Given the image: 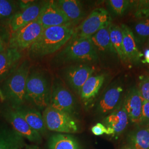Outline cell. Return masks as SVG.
<instances>
[{
  "label": "cell",
  "mask_w": 149,
  "mask_h": 149,
  "mask_svg": "<svg viewBox=\"0 0 149 149\" xmlns=\"http://www.w3.org/2000/svg\"><path fill=\"white\" fill-rule=\"evenodd\" d=\"M74 29L72 26L44 28L37 40L29 48V56L32 59H39L55 53L72 38Z\"/></svg>",
  "instance_id": "1"
},
{
  "label": "cell",
  "mask_w": 149,
  "mask_h": 149,
  "mask_svg": "<svg viewBox=\"0 0 149 149\" xmlns=\"http://www.w3.org/2000/svg\"><path fill=\"white\" fill-rule=\"evenodd\" d=\"M52 88L48 76L42 70L29 71L26 86V102L43 111L50 103Z\"/></svg>",
  "instance_id": "2"
},
{
  "label": "cell",
  "mask_w": 149,
  "mask_h": 149,
  "mask_svg": "<svg viewBox=\"0 0 149 149\" xmlns=\"http://www.w3.org/2000/svg\"><path fill=\"white\" fill-rule=\"evenodd\" d=\"M30 63L23 60L16 70L5 80L2 92L4 99L13 108L24 106L27 78L30 71Z\"/></svg>",
  "instance_id": "3"
},
{
  "label": "cell",
  "mask_w": 149,
  "mask_h": 149,
  "mask_svg": "<svg viewBox=\"0 0 149 149\" xmlns=\"http://www.w3.org/2000/svg\"><path fill=\"white\" fill-rule=\"evenodd\" d=\"M55 60L60 64L94 63L98 60V54L90 38H71Z\"/></svg>",
  "instance_id": "4"
},
{
  "label": "cell",
  "mask_w": 149,
  "mask_h": 149,
  "mask_svg": "<svg viewBox=\"0 0 149 149\" xmlns=\"http://www.w3.org/2000/svg\"><path fill=\"white\" fill-rule=\"evenodd\" d=\"M42 115L48 130L68 134L80 132V125L76 119L67 113L49 106L43 111Z\"/></svg>",
  "instance_id": "5"
},
{
  "label": "cell",
  "mask_w": 149,
  "mask_h": 149,
  "mask_svg": "<svg viewBox=\"0 0 149 149\" xmlns=\"http://www.w3.org/2000/svg\"><path fill=\"white\" fill-rule=\"evenodd\" d=\"M112 18L103 8H97L74 29L72 38H90L103 28L109 27Z\"/></svg>",
  "instance_id": "6"
},
{
  "label": "cell",
  "mask_w": 149,
  "mask_h": 149,
  "mask_svg": "<svg viewBox=\"0 0 149 149\" xmlns=\"http://www.w3.org/2000/svg\"><path fill=\"white\" fill-rule=\"evenodd\" d=\"M49 106L75 117L77 114V102L74 95L59 81L52 87Z\"/></svg>",
  "instance_id": "7"
},
{
  "label": "cell",
  "mask_w": 149,
  "mask_h": 149,
  "mask_svg": "<svg viewBox=\"0 0 149 149\" xmlns=\"http://www.w3.org/2000/svg\"><path fill=\"white\" fill-rule=\"evenodd\" d=\"M43 29V26L37 20L22 27L12 33L9 42L10 48L19 51L30 48L40 36Z\"/></svg>",
  "instance_id": "8"
},
{
  "label": "cell",
  "mask_w": 149,
  "mask_h": 149,
  "mask_svg": "<svg viewBox=\"0 0 149 149\" xmlns=\"http://www.w3.org/2000/svg\"><path fill=\"white\" fill-rule=\"evenodd\" d=\"M1 113L7 122L12 126L13 129L24 138L32 143H41L42 140L41 135L31 128L15 109L10 106L5 107L1 108Z\"/></svg>",
  "instance_id": "9"
},
{
  "label": "cell",
  "mask_w": 149,
  "mask_h": 149,
  "mask_svg": "<svg viewBox=\"0 0 149 149\" xmlns=\"http://www.w3.org/2000/svg\"><path fill=\"white\" fill-rule=\"evenodd\" d=\"M93 66L86 64L71 65L64 68L62 76L66 84L77 93L80 94V90L95 72Z\"/></svg>",
  "instance_id": "10"
},
{
  "label": "cell",
  "mask_w": 149,
  "mask_h": 149,
  "mask_svg": "<svg viewBox=\"0 0 149 149\" xmlns=\"http://www.w3.org/2000/svg\"><path fill=\"white\" fill-rule=\"evenodd\" d=\"M37 20L44 29L55 26H72L69 19L56 5L55 1L43 2Z\"/></svg>",
  "instance_id": "11"
},
{
  "label": "cell",
  "mask_w": 149,
  "mask_h": 149,
  "mask_svg": "<svg viewBox=\"0 0 149 149\" xmlns=\"http://www.w3.org/2000/svg\"><path fill=\"white\" fill-rule=\"evenodd\" d=\"M123 87L119 84L109 87L97 103L96 113L102 116H107L114 111L121 103Z\"/></svg>",
  "instance_id": "12"
},
{
  "label": "cell",
  "mask_w": 149,
  "mask_h": 149,
  "mask_svg": "<svg viewBox=\"0 0 149 149\" xmlns=\"http://www.w3.org/2000/svg\"><path fill=\"white\" fill-rule=\"evenodd\" d=\"M129 121L128 114L122 101L117 108L103 120L107 130L106 135L117 138L126 129Z\"/></svg>",
  "instance_id": "13"
},
{
  "label": "cell",
  "mask_w": 149,
  "mask_h": 149,
  "mask_svg": "<svg viewBox=\"0 0 149 149\" xmlns=\"http://www.w3.org/2000/svg\"><path fill=\"white\" fill-rule=\"evenodd\" d=\"M143 100L138 88L134 87L128 91L123 102L130 122L138 126L142 112Z\"/></svg>",
  "instance_id": "14"
},
{
  "label": "cell",
  "mask_w": 149,
  "mask_h": 149,
  "mask_svg": "<svg viewBox=\"0 0 149 149\" xmlns=\"http://www.w3.org/2000/svg\"><path fill=\"white\" fill-rule=\"evenodd\" d=\"M43 2H34L25 9L15 13L10 21L11 32H16L22 27L37 19L42 8Z\"/></svg>",
  "instance_id": "15"
},
{
  "label": "cell",
  "mask_w": 149,
  "mask_h": 149,
  "mask_svg": "<svg viewBox=\"0 0 149 149\" xmlns=\"http://www.w3.org/2000/svg\"><path fill=\"white\" fill-rule=\"evenodd\" d=\"M22 54L17 49L8 48L0 53V82L7 79L19 65Z\"/></svg>",
  "instance_id": "16"
},
{
  "label": "cell",
  "mask_w": 149,
  "mask_h": 149,
  "mask_svg": "<svg viewBox=\"0 0 149 149\" xmlns=\"http://www.w3.org/2000/svg\"><path fill=\"white\" fill-rule=\"evenodd\" d=\"M104 74L91 76L80 90L81 100L86 108L92 106L104 82Z\"/></svg>",
  "instance_id": "17"
},
{
  "label": "cell",
  "mask_w": 149,
  "mask_h": 149,
  "mask_svg": "<svg viewBox=\"0 0 149 149\" xmlns=\"http://www.w3.org/2000/svg\"><path fill=\"white\" fill-rule=\"evenodd\" d=\"M123 34V44L125 55L127 61L136 64L140 60L142 56L139 50L136 38L132 29L125 24L120 25Z\"/></svg>",
  "instance_id": "18"
},
{
  "label": "cell",
  "mask_w": 149,
  "mask_h": 149,
  "mask_svg": "<svg viewBox=\"0 0 149 149\" xmlns=\"http://www.w3.org/2000/svg\"><path fill=\"white\" fill-rule=\"evenodd\" d=\"M15 109L26 120L31 128L41 135L47 131L43 115L40 112L32 107L25 105Z\"/></svg>",
  "instance_id": "19"
},
{
  "label": "cell",
  "mask_w": 149,
  "mask_h": 149,
  "mask_svg": "<svg viewBox=\"0 0 149 149\" xmlns=\"http://www.w3.org/2000/svg\"><path fill=\"white\" fill-rule=\"evenodd\" d=\"M55 2L69 19L72 26L77 24L83 19L85 12L79 1L58 0L55 1Z\"/></svg>",
  "instance_id": "20"
},
{
  "label": "cell",
  "mask_w": 149,
  "mask_h": 149,
  "mask_svg": "<svg viewBox=\"0 0 149 149\" xmlns=\"http://www.w3.org/2000/svg\"><path fill=\"white\" fill-rule=\"evenodd\" d=\"M24 146V138L13 129L0 131V149H22Z\"/></svg>",
  "instance_id": "21"
},
{
  "label": "cell",
  "mask_w": 149,
  "mask_h": 149,
  "mask_svg": "<svg viewBox=\"0 0 149 149\" xmlns=\"http://www.w3.org/2000/svg\"><path fill=\"white\" fill-rule=\"evenodd\" d=\"M127 145L134 149H149V127L138 128L128 134Z\"/></svg>",
  "instance_id": "22"
},
{
  "label": "cell",
  "mask_w": 149,
  "mask_h": 149,
  "mask_svg": "<svg viewBox=\"0 0 149 149\" xmlns=\"http://www.w3.org/2000/svg\"><path fill=\"white\" fill-rule=\"evenodd\" d=\"M49 149H81L77 140L68 134H55L49 139Z\"/></svg>",
  "instance_id": "23"
},
{
  "label": "cell",
  "mask_w": 149,
  "mask_h": 149,
  "mask_svg": "<svg viewBox=\"0 0 149 149\" xmlns=\"http://www.w3.org/2000/svg\"><path fill=\"white\" fill-rule=\"evenodd\" d=\"M90 39L98 54V53L116 54L111 42L108 27L100 30Z\"/></svg>",
  "instance_id": "24"
},
{
  "label": "cell",
  "mask_w": 149,
  "mask_h": 149,
  "mask_svg": "<svg viewBox=\"0 0 149 149\" xmlns=\"http://www.w3.org/2000/svg\"><path fill=\"white\" fill-rule=\"evenodd\" d=\"M110 39L118 57L122 63L127 62L123 44V34L120 26L111 24L108 27Z\"/></svg>",
  "instance_id": "25"
},
{
  "label": "cell",
  "mask_w": 149,
  "mask_h": 149,
  "mask_svg": "<svg viewBox=\"0 0 149 149\" xmlns=\"http://www.w3.org/2000/svg\"><path fill=\"white\" fill-rule=\"evenodd\" d=\"M134 2V17L141 20L149 18V0H140Z\"/></svg>",
  "instance_id": "26"
},
{
  "label": "cell",
  "mask_w": 149,
  "mask_h": 149,
  "mask_svg": "<svg viewBox=\"0 0 149 149\" xmlns=\"http://www.w3.org/2000/svg\"><path fill=\"white\" fill-rule=\"evenodd\" d=\"M108 3L112 11L118 16H122L128 10L132 3L128 0H109Z\"/></svg>",
  "instance_id": "27"
},
{
  "label": "cell",
  "mask_w": 149,
  "mask_h": 149,
  "mask_svg": "<svg viewBox=\"0 0 149 149\" xmlns=\"http://www.w3.org/2000/svg\"><path fill=\"white\" fill-rule=\"evenodd\" d=\"M134 30L139 40L142 42L149 38V18L136 24Z\"/></svg>",
  "instance_id": "28"
},
{
  "label": "cell",
  "mask_w": 149,
  "mask_h": 149,
  "mask_svg": "<svg viewBox=\"0 0 149 149\" xmlns=\"http://www.w3.org/2000/svg\"><path fill=\"white\" fill-rule=\"evenodd\" d=\"M137 88L143 100L149 102V76L143 75L139 77Z\"/></svg>",
  "instance_id": "29"
},
{
  "label": "cell",
  "mask_w": 149,
  "mask_h": 149,
  "mask_svg": "<svg viewBox=\"0 0 149 149\" xmlns=\"http://www.w3.org/2000/svg\"><path fill=\"white\" fill-rule=\"evenodd\" d=\"M15 10V3L11 1L0 0V17L1 18H11Z\"/></svg>",
  "instance_id": "30"
},
{
  "label": "cell",
  "mask_w": 149,
  "mask_h": 149,
  "mask_svg": "<svg viewBox=\"0 0 149 149\" xmlns=\"http://www.w3.org/2000/svg\"><path fill=\"white\" fill-rule=\"evenodd\" d=\"M138 127H149V102L143 100L141 115Z\"/></svg>",
  "instance_id": "31"
},
{
  "label": "cell",
  "mask_w": 149,
  "mask_h": 149,
  "mask_svg": "<svg viewBox=\"0 0 149 149\" xmlns=\"http://www.w3.org/2000/svg\"><path fill=\"white\" fill-rule=\"evenodd\" d=\"M91 132L96 136H101L107 134V130L104 125L101 123H98L91 128Z\"/></svg>",
  "instance_id": "32"
},
{
  "label": "cell",
  "mask_w": 149,
  "mask_h": 149,
  "mask_svg": "<svg viewBox=\"0 0 149 149\" xmlns=\"http://www.w3.org/2000/svg\"><path fill=\"white\" fill-rule=\"evenodd\" d=\"M34 3V1H20L18 3L20 8L21 10H23L32 5Z\"/></svg>",
  "instance_id": "33"
},
{
  "label": "cell",
  "mask_w": 149,
  "mask_h": 149,
  "mask_svg": "<svg viewBox=\"0 0 149 149\" xmlns=\"http://www.w3.org/2000/svg\"><path fill=\"white\" fill-rule=\"evenodd\" d=\"M143 63L149 64V49H146L144 52V59Z\"/></svg>",
  "instance_id": "34"
},
{
  "label": "cell",
  "mask_w": 149,
  "mask_h": 149,
  "mask_svg": "<svg viewBox=\"0 0 149 149\" xmlns=\"http://www.w3.org/2000/svg\"><path fill=\"white\" fill-rule=\"evenodd\" d=\"M4 50H5V47H4L3 41L1 37L0 36V53Z\"/></svg>",
  "instance_id": "35"
},
{
  "label": "cell",
  "mask_w": 149,
  "mask_h": 149,
  "mask_svg": "<svg viewBox=\"0 0 149 149\" xmlns=\"http://www.w3.org/2000/svg\"><path fill=\"white\" fill-rule=\"evenodd\" d=\"M26 149H40L38 148L37 146L36 145H31V146H27Z\"/></svg>",
  "instance_id": "36"
},
{
  "label": "cell",
  "mask_w": 149,
  "mask_h": 149,
  "mask_svg": "<svg viewBox=\"0 0 149 149\" xmlns=\"http://www.w3.org/2000/svg\"><path fill=\"white\" fill-rule=\"evenodd\" d=\"M121 149H134L133 148H132V147L128 146V145H126L125 146H124L123 148H122Z\"/></svg>",
  "instance_id": "37"
},
{
  "label": "cell",
  "mask_w": 149,
  "mask_h": 149,
  "mask_svg": "<svg viewBox=\"0 0 149 149\" xmlns=\"http://www.w3.org/2000/svg\"></svg>",
  "instance_id": "38"
},
{
  "label": "cell",
  "mask_w": 149,
  "mask_h": 149,
  "mask_svg": "<svg viewBox=\"0 0 149 149\" xmlns=\"http://www.w3.org/2000/svg\"><path fill=\"white\" fill-rule=\"evenodd\" d=\"M0 18H1V17H0Z\"/></svg>",
  "instance_id": "39"
}]
</instances>
